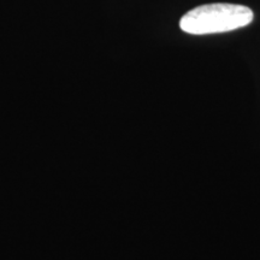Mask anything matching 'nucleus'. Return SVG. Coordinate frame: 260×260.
I'll return each mask as SVG.
<instances>
[{
  "mask_svg": "<svg viewBox=\"0 0 260 260\" xmlns=\"http://www.w3.org/2000/svg\"><path fill=\"white\" fill-rule=\"evenodd\" d=\"M253 11L237 4H206L188 11L180 21L184 32L193 35H206L225 32L251 24Z\"/></svg>",
  "mask_w": 260,
  "mask_h": 260,
  "instance_id": "1",
  "label": "nucleus"
}]
</instances>
